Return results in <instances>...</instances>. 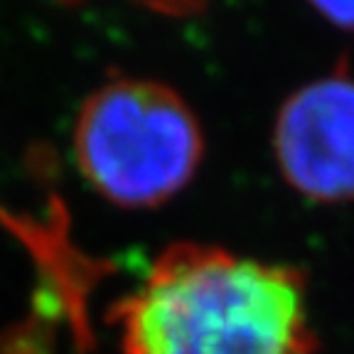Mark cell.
<instances>
[{
	"label": "cell",
	"instance_id": "cell-2",
	"mask_svg": "<svg viewBox=\"0 0 354 354\" xmlns=\"http://www.w3.org/2000/svg\"><path fill=\"white\" fill-rule=\"evenodd\" d=\"M74 160L91 189L123 209H153L183 192L205 160L192 106L155 79L116 77L86 96Z\"/></svg>",
	"mask_w": 354,
	"mask_h": 354
},
{
	"label": "cell",
	"instance_id": "cell-1",
	"mask_svg": "<svg viewBox=\"0 0 354 354\" xmlns=\"http://www.w3.org/2000/svg\"><path fill=\"white\" fill-rule=\"evenodd\" d=\"M121 354H315L293 266L172 243L118 303Z\"/></svg>",
	"mask_w": 354,
	"mask_h": 354
},
{
	"label": "cell",
	"instance_id": "cell-3",
	"mask_svg": "<svg viewBox=\"0 0 354 354\" xmlns=\"http://www.w3.org/2000/svg\"><path fill=\"white\" fill-rule=\"evenodd\" d=\"M273 158L300 197L354 202V77L332 72L295 88L278 109Z\"/></svg>",
	"mask_w": 354,
	"mask_h": 354
},
{
	"label": "cell",
	"instance_id": "cell-4",
	"mask_svg": "<svg viewBox=\"0 0 354 354\" xmlns=\"http://www.w3.org/2000/svg\"><path fill=\"white\" fill-rule=\"evenodd\" d=\"M315 10L327 22L347 30V32H354V3H317Z\"/></svg>",
	"mask_w": 354,
	"mask_h": 354
}]
</instances>
